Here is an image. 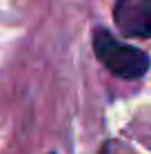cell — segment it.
Instances as JSON below:
<instances>
[{
  "instance_id": "6da1fadb",
  "label": "cell",
  "mask_w": 151,
  "mask_h": 154,
  "mask_svg": "<svg viewBox=\"0 0 151 154\" xmlns=\"http://www.w3.org/2000/svg\"><path fill=\"white\" fill-rule=\"evenodd\" d=\"M91 49L96 60L116 78L122 81H142L149 74L151 58L144 49L116 38L113 31L102 25L91 29Z\"/></svg>"
},
{
  "instance_id": "7a4b0ae2",
  "label": "cell",
  "mask_w": 151,
  "mask_h": 154,
  "mask_svg": "<svg viewBox=\"0 0 151 154\" xmlns=\"http://www.w3.org/2000/svg\"><path fill=\"white\" fill-rule=\"evenodd\" d=\"M111 16L124 38H151V0H113Z\"/></svg>"
},
{
  "instance_id": "3957f363",
  "label": "cell",
  "mask_w": 151,
  "mask_h": 154,
  "mask_svg": "<svg viewBox=\"0 0 151 154\" xmlns=\"http://www.w3.org/2000/svg\"><path fill=\"white\" fill-rule=\"evenodd\" d=\"M49 154H56V152H49Z\"/></svg>"
}]
</instances>
